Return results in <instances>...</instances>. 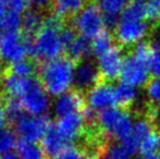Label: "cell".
I'll return each mask as SVG.
<instances>
[{"instance_id":"6da1fadb","label":"cell","mask_w":160,"mask_h":159,"mask_svg":"<svg viewBox=\"0 0 160 159\" xmlns=\"http://www.w3.org/2000/svg\"><path fill=\"white\" fill-rule=\"evenodd\" d=\"M64 26V20L55 14L44 17L42 27L34 38L31 56L42 62L62 57L65 48L61 40V31Z\"/></svg>"},{"instance_id":"7a4b0ae2","label":"cell","mask_w":160,"mask_h":159,"mask_svg":"<svg viewBox=\"0 0 160 159\" xmlns=\"http://www.w3.org/2000/svg\"><path fill=\"white\" fill-rule=\"evenodd\" d=\"M76 63L67 56L42 62L38 67V79L51 96H61L74 82Z\"/></svg>"},{"instance_id":"3957f363","label":"cell","mask_w":160,"mask_h":159,"mask_svg":"<svg viewBox=\"0 0 160 159\" xmlns=\"http://www.w3.org/2000/svg\"><path fill=\"white\" fill-rule=\"evenodd\" d=\"M33 42L26 40L20 31L4 32L0 39V60L11 66L32 55Z\"/></svg>"},{"instance_id":"277c9868","label":"cell","mask_w":160,"mask_h":159,"mask_svg":"<svg viewBox=\"0 0 160 159\" xmlns=\"http://www.w3.org/2000/svg\"><path fill=\"white\" fill-rule=\"evenodd\" d=\"M72 21L73 27L78 35L87 39L95 38L99 33L102 32L103 26L106 25L103 14L95 0H91Z\"/></svg>"},{"instance_id":"5b68a950","label":"cell","mask_w":160,"mask_h":159,"mask_svg":"<svg viewBox=\"0 0 160 159\" xmlns=\"http://www.w3.org/2000/svg\"><path fill=\"white\" fill-rule=\"evenodd\" d=\"M150 31H152V26L146 21L120 20L118 25L114 27L113 36L118 46L122 48H133L137 44L142 42V40L147 36Z\"/></svg>"},{"instance_id":"8992f818","label":"cell","mask_w":160,"mask_h":159,"mask_svg":"<svg viewBox=\"0 0 160 159\" xmlns=\"http://www.w3.org/2000/svg\"><path fill=\"white\" fill-rule=\"evenodd\" d=\"M51 122L45 116L24 115L15 123V133L21 137V141L37 143L42 141Z\"/></svg>"},{"instance_id":"52a82bcc","label":"cell","mask_w":160,"mask_h":159,"mask_svg":"<svg viewBox=\"0 0 160 159\" xmlns=\"http://www.w3.org/2000/svg\"><path fill=\"white\" fill-rule=\"evenodd\" d=\"M25 112L31 116H42L49 108L48 93L38 77H33L28 88L20 98Z\"/></svg>"},{"instance_id":"ba28073f","label":"cell","mask_w":160,"mask_h":159,"mask_svg":"<svg viewBox=\"0 0 160 159\" xmlns=\"http://www.w3.org/2000/svg\"><path fill=\"white\" fill-rule=\"evenodd\" d=\"M123 61L124 58H123L122 47L118 45L100 56L98 58V70L100 73L101 81L111 83L120 77Z\"/></svg>"},{"instance_id":"9c48e42d","label":"cell","mask_w":160,"mask_h":159,"mask_svg":"<svg viewBox=\"0 0 160 159\" xmlns=\"http://www.w3.org/2000/svg\"><path fill=\"white\" fill-rule=\"evenodd\" d=\"M149 66L137 60L134 56L128 53L123 61L120 79L121 82L135 87L146 85L149 81Z\"/></svg>"},{"instance_id":"30bf717a","label":"cell","mask_w":160,"mask_h":159,"mask_svg":"<svg viewBox=\"0 0 160 159\" xmlns=\"http://www.w3.org/2000/svg\"><path fill=\"white\" fill-rule=\"evenodd\" d=\"M86 100L87 107L97 112L113 108L114 105H117L114 87L111 85V83L100 81L87 93Z\"/></svg>"},{"instance_id":"8fae6325","label":"cell","mask_w":160,"mask_h":159,"mask_svg":"<svg viewBox=\"0 0 160 159\" xmlns=\"http://www.w3.org/2000/svg\"><path fill=\"white\" fill-rule=\"evenodd\" d=\"M86 107L87 100L85 93L73 88L58 97L55 102V112L61 118L72 113H83Z\"/></svg>"},{"instance_id":"7c38bea8","label":"cell","mask_w":160,"mask_h":159,"mask_svg":"<svg viewBox=\"0 0 160 159\" xmlns=\"http://www.w3.org/2000/svg\"><path fill=\"white\" fill-rule=\"evenodd\" d=\"M85 127H86V123H85L83 113H72V115L64 116L59 118V120L56 123L58 132L69 145H72L71 143L82 138Z\"/></svg>"},{"instance_id":"4fadbf2b","label":"cell","mask_w":160,"mask_h":159,"mask_svg":"<svg viewBox=\"0 0 160 159\" xmlns=\"http://www.w3.org/2000/svg\"><path fill=\"white\" fill-rule=\"evenodd\" d=\"M100 81L101 79L98 67L86 60L76 63L75 74H74V84L76 89L83 93L85 92L88 93Z\"/></svg>"},{"instance_id":"5bb4252c","label":"cell","mask_w":160,"mask_h":159,"mask_svg":"<svg viewBox=\"0 0 160 159\" xmlns=\"http://www.w3.org/2000/svg\"><path fill=\"white\" fill-rule=\"evenodd\" d=\"M69 146L64 138L60 135L55 123H51L46 135L42 141V147L48 159H56L65 147Z\"/></svg>"},{"instance_id":"9a60e30c","label":"cell","mask_w":160,"mask_h":159,"mask_svg":"<svg viewBox=\"0 0 160 159\" xmlns=\"http://www.w3.org/2000/svg\"><path fill=\"white\" fill-rule=\"evenodd\" d=\"M99 7L101 13L105 17V23L107 26L116 27L120 21V13L124 11L130 2L128 0H95Z\"/></svg>"},{"instance_id":"2e32d148","label":"cell","mask_w":160,"mask_h":159,"mask_svg":"<svg viewBox=\"0 0 160 159\" xmlns=\"http://www.w3.org/2000/svg\"><path fill=\"white\" fill-rule=\"evenodd\" d=\"M91 0H52L51 10L52 14L64 21L73 20Z\"/></svg>"},{"instance_id":"e0dca14e","label":"cell","mask_w":160,"mask_h":159,"mask_svg":"<svg viewBox=\"0 0 160 159\" xmlns=\"http://www.w3.org/2000/svg\"><path fill=\"white\" fill-rule=\"evenodd\" d=\"M42 22H44V19L38 11H25L22 17V26L20 32L26 40L34 42V38L42 27Z\"/></svg>"},{"instance_id":"ac0fdd59","label":"cell","mask_w":160,"mask_h":159,"mask_svg":"<svg viewBox=\"0 0 160 159\" xmlns=\"http://www.w3.org/2000/svg\"><path fill=\"white\" fill-rule=\"evenodd\" d=\"M91 53L92 44L89 42V39L85 38L81 35H78V37L65 48V56L75 63L84 61L89 57Z\"/></svg>"},{"instance_id":"d6986e66","label":"cell","mask_w":160,"mask_h":159,"mask_svg":"<svg viewBox=\"0 0 160 159\" xmlns=\"http://www.w3.org/2000/svg\"><path fill=\"white\" fill-rule=\"evenodd\" d=\"M114 95L119 108L123 110H132L137 97V93L134 87L121 82L114 87Z\"/></svg>"},{"instance_id":"ffe728a7","label":"cell","mask_w":160,"mask_h":159,"mask_svg":"<svg viewBox=\"0 0 160 159\" xmlns=\"http://www.w3.org/2000/svg\"><path fill=\"white\" fill-rule=\"evenodd\" d=\"M92 53L96 57H100L103 53L109 51L111 48L116 46V39L113 34L107 30H103L92 40Z\"/></svg>"},{"instance_id":"44dd1931","label":"cell","mask_w":160,"mask_h":159,"mask_svg":"<svg viewBox=\"0 0 160 159\" xmlns=\"http://www.w3.org/2000/svg\"><path fill=\"white\" fill-rule=\"evenodd\" d=\"M134 127L133 122V115L131 110H123L121 118L119 119L117 125L112 132V138L123 142L131 135Z\"/></svg>"},{"instance_id":"7402d4cb","label":"cell","mask_w":160,"mask_h":159,"mask_svg":"<svg viewBox=\"0 0 160 159\" xmlns=\"http://www.w3.org/2000/svg\"><path fill=\"white\" fill-rule=\"evenodd\" d=\"M123 113V109L121 108H110L99 112L98 115V124L107 134L112 137V132L117 125L119 119Z\"/></svg>"},{"instance_id":"603a6c76","label":"cell","mask_w":160,"mask_h":159,"mask_svg":"<svg viewBox=\"0 0 160 159\" xmlns=\"http://www.w3.org/2000/svg\"><path fill=\"white\" fill-rule=\"evenodd\" d=\"M17 154L20 159H48L42 145L25 141H20L18 143Z\"/></svg>"},{"instance_id":"cb8c5ba5","label":"cell","mask_w":160,"mask_h":159,"mask_svg":"<svg viewBox=\"0 0 160 159\" xmlns=\"http://www.w3.org/2000/svg\"><path fill=\"white\" fill-rule=\"evenodd\" d=\"M120 20L128 21H147L146 3L138 0H133L127 6L120 17Z\"/></svg>"},{"instance_id":"d4e9b609","label":"cell","mask_w":160,"mask_h":159,"mask_svg":"<svg viewBox=\"0 0 160 159\" xmlns=\"http://www.w3.org/2000/svg\"><path fill=\"white\" fill-rule=\"evenodd\" d=\"M7 71L11 74H14L20 77H34L38 73V66L31 58L24 59L17 63H13L7 68Z\"/></svg>"},{"instance_id":"484cf974","label":"cell","mask_w":160,"mask_h":159,"mask_svg":"<svg viewBox=\"0 0 160 159\" xmlns=\"http://www.w3.org/2000/svg\"><path fill=\"white\" fill-rule=\"evenodd\" d=\"M4 113L8 121L12 122L13 124L18 122L24 115H25V110H24L22 102L18 98L12 97H6V102H4Z\"/></svg>"},{"instance_id":"4316f807","label":"cell","mask_w":160,"mask_h":159,"mask_svg":"<svg viewBox=\"0 0 160 159\" xmlns=\"http://www.w3.org/2000/svg\"><path fill=\"white\" fill-rule=\"evenodd\" d=\"M160 146V132L157 130H152L147 136L143 140L139 146V154L146 156L148 154L155 153Z\"/></svg>"},{"instance_id":"83f0119b","label":"cell","mask_w":160,"mask_h":159,"mask_svg":"<svg viewBox=\"0 0 160 159\" xmlns=\"http://www.w3.org/2000/svg\"><path fill=\"white\" fill-rule=\"evenodd\" d=\"M147 102L157 108H160V79L152 77L145 85Z\"/></svg>"},{"instance_id":"f1b7e54d","label":"cell","mask_w":160,"mask_h":159,"mask_svg":"<svg viewBox=\"0 0 160 159\" xmlns=\"http://www.w3.org/2000/svg\"><path fill=\"white\" fill-rule=\"evenodd\" d=\"M17 135L13 131L4 129L0 131V156L7 153H11L17 147Z\"/></svg>"},{"instance_id":"f546056e","label":"cell","mask_w":160,"mask_h":159,"mask_svg":"<svg viewBox=\"0 0 160 159\" xmlns=\"http://www.w3.org/2000/svg\"><path fill=\"white\" fill-rule=\"evenodd\" d=\"M147 8V22L152 30L160 27V0H148L146 3Z\"/></svg>"},{"instance_id":"4dcf8cb0","label":"cell","mask_w":160,"mask_h":159,"mask_svg":"<svg viewBox=\"0 0 160 159\" xmlns=\"http://www.w3.org/2000/svg\"><path fill=\"white\" fill-rule=\"evenodd\" d=\"M103 159H131V154L122 143L111 142Z\"/></svg>"},{"instance_id":"1f68e13d","label":"cell","mask_w":160,"mask_h":159,"mask_svg":"<svg viewBox=\"0 0 160 159\" xmlns=\"http://www.w3.org/2000/svg\"><path fill=\"white\" fill-rule=\"evenodd\" d=\"M22 26V17L20 13L9 11L8 14L0 24V28L6 30V32H17Z\"/></svg>"},{"instance_id":"d6a6232c","label":"cell","mask_w":160,"mask_h":159,"mask_svg":"<svg viewBox=\"0 0 160 159\" xmlns=\"http://www.w3.org/2000/svg\"><path fill=\"white\" fill-rule=\"evenodd\" d=\"M152 53L149 61V70L155 77L160 79V40L152 42Z\"/></svg>"},{"instance_id":"836d02e7","label":"cell","mask_w":160,"mask_h":159,"mask_svg":"<svg viewBox=\"0 0 160 159\" xmlns=\"http://www.w3.org/2000/svg\"><path fill=\"white\" fill-rule=\"evenodd\" d=\"M56 159H88L85 153L84 148L81 145L74 146V145H69L65 147L63 151L60 153Z\"/></svg>"},{"instance_id":"e575fe53","label":"cell","mask_w":160,"mask_h":159,"mask_svg":"<svg viewBox=\"0 0 160 159\" xmlns=\"http://www.w3.org/2000/svg\"><path fill=\"white\" fill-rule=\"evenodd\" d=\"M78 33L73 26H64V28L61 31V40L64 45V48H67L78 37Z\"/></svg>"},{"instance_id":"d590c367","label":"cell","mask_w":160,"mask_h":159,"mask_svg":"<svg viewBox=\"0 0 160 159\" xmlns=\"http://www.w3.org/2000/svg\"><path fill=\"white\" fill-rule=\"evenodd\" d=\"M8 4V8L10 9V11L13 12H25V9L28 7V0H4Z\"/></svg>"},{"instance_id":"8d00e7d4","label":"cell","mask_w":160,"mask_h":159,"mask_svg":"<svg viewBox=\"0 0 160 159\" xmlns=\"http://www.w3.org/2000/svg\"><path fill=\"white\" fill-rule=\"evenodd\" d=\"M8 4L4 0H0V24L3 21V19L6 17V15L8 14Z\"/></svg>"},{"instance_id":"74e56055","label":"cell","mask_w":160,"mask_h":159,"mask_svg":"<svg viewBox=\"0 0 160 159\" xmlns=\"http://www.w3.org/2000/svg\"><path fill=\"white\" fill-rule=\"evenodd\" d=\"M7 119L6 113H4V110H2V108H0V131L1 130H4V125L7 124Z\"/></svg>"},{"instance_id":"f35d334b","label":"cell","mask_w":160,"mask_h":159,"mask_svg":"<svg viewBox=\"0 0 160 159\" xmlns=\"http://www.w3.org/2000/svg\"><path fill=\"white\" fill-rule=\"evenodd\" d=\"M51 1L52 0H28V2H31V3L35 4L37 7H45L49 3L51 4Z\"/></svg>"},{"instance_id":"ab89813d","label":"cell","mask_w":160,"mask_h":159,"mask_svg":"<svg viewBox=\"0 0 160 159\" xmlns=\"http://www.w3.org/2000/svg\"><path fill=\"white\" fill-rule=\"evenodd\" d=\"M6 73H7V67L3 64V62L0 60V85L3 83L4 77H6Z\"/></svg>"},{"instance_id":"60d3db41","label":"cell","mask_w":160,"mask_h":159,"mask_svg":"<svg viewBox=\"0 0 160 159\" xmlns=\"http://www.w3.org/2000/svg\"><path fill=\"white\" fill-rule=\"evenodd\" d=\"M0 159H20V157L18 156V154L11 152V153H7L1 155L0 156Z\"/></svg>"},{"instance_id":"b9f144b4","label":"cell","mask_w":160,"mask_h":159,"mask_svg":"<svg viewBox=\"0 0 160 159\" xmlns=\"http://www.w3.org/2000/svg\"><path fill=\"white\" fill-rule=\"evenodd\" d=\"M142 159H160V153L155 152V153L148 154V155H146V156H143Z\"/></svg>"},{"instance_id":"7bdbcfd3","label":"cell","mask_w":160,"mask_h":159,"mask_svg":"<svg viewBox=\"0 0 160 159\" xmlns=\"http://www.w3.org/2000/svg\"><path fill=\"white\" fill-rule=\"evenodd\" d=\"M4 102H6V96L3 95L2 92H0V108L2 106H4Z\"/></svg>"},{"instance_id":"ee69618b","label":"cell","mask_w":160,"mask_h":159,"mask_svg":"<svg viewBox=\"0 0 160 159\" xmlns=\"http://www.w3.org/2000/svg\"><path fill=\"white\" fill-rule=\"evenodd\" d=\"M159 153H160V146H159Z\"/></svg>"},{"instance_id":"f6af8a7d","label":"cell","mask_w":160,"mask_h":159,"mask_svg":"<svg viewBox=\"0 0 160 159\" xmlns=\"http://www.w3.org/2000/svg\"><path fill=\"white\" fill-rule=\"evenodd\" d=\"M138 1H142V0H138Z\"/></svg>"},{"instance_id":"bcb514c9","label":"cell","mask_w":160,"mask_h":159,"mask_svg":"<svg viewBox=\"0 0 160 159\" xmlns=\"http://www.w3.org/2000/svg\"><path fill=\"white\" fill-rule=\"evenodd\" d=\"M0 39H1V37H0Z\"/></svg>"}]
</instances>
